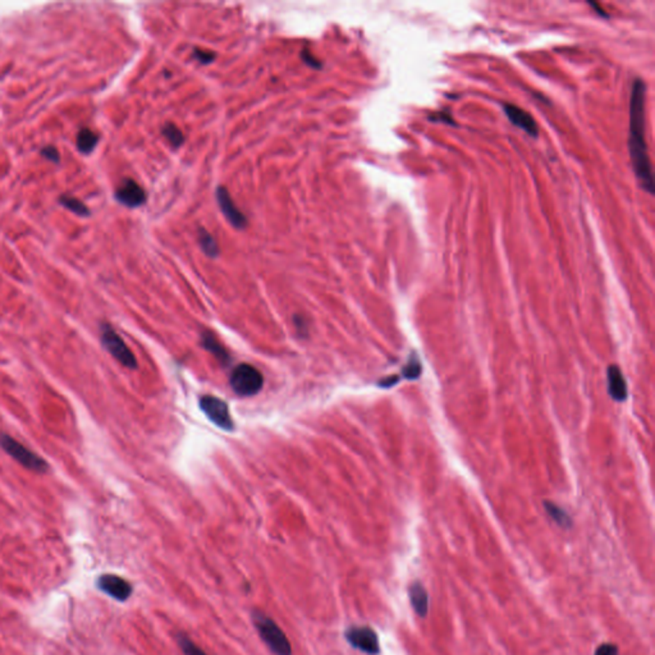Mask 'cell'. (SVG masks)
I'll list each match as a JSON object with an SVG mask.
<instances>
[{"label": "cell", "instance_id": "603a6c76", "mask_svg": "<svg viewBox=\"0 0 655 655\" xmlns=\"http://www.w3.org/2000/svg\"><path fill=\"white\" fill-rule=\"evenodd\" d=\"M594 655H618V647L612 642H604L598 647Z\"/></svg>", "mask_w": 655, "mask_h": 655}, {"label": "cell", "instance_id": "30bf717a", "mask_svg": "<svg viewBox=\"0 0 655 655\" xmlns=\"http://www.w3.org/2000/svg\"><path fill=\"white\" fill-rule=\"evenodd\" d=\"M504 113L513 126L524 129L530 136L536 137L539 134V127L534 117L530 113L524 111L515 104H503Z\"/></svg>", "mask_w": 655, "mask_h": 655}, {"label": "cell", "instance_id": "9a60e30c", "mask_svg": "<svg viewBox=\"0 0 655 655\" xmlns=\"http://www.w3.org/2000/svg\"><path fill=\"white\" fill-rule=\"evenodd\" d=\"M201 344L204 346L205 350H208L211 355H214L216 359L220 362H228L229 361V355L224 350L223 346L219 343V341L216 337L213 336L210 332H205L201 337Z\"/></svg>", "mask_w": 655, "mask_h": 655}, {"label": "cell", "instance_id": "cb8c5ba5", "mask_svg": "<svg viewBox=\"0 0 655 655\" xmlns=\"http://www.w3.org/2000/svg\"><path fill=\"white\" fill-rule=\"evenodd\" d=\"M195 56L200 63H210L216 58V54L213 51H209V50L195 49Z\"/></svg>", "mask_w": 655, "mask_h": 655}, {"label": "cell", "instance_id": "5b68a950", "mask_svg": "<svg viewBox=\"0 0 655 655\" xmlns=\"http://www.w3.org/2000/svg\"><path fill=\"white\" fill-rule=\"evenodd\" d=\"M100 338L105 350L109 352L120 365L127 369L137 368L135 355L128 348L127 344L124 343V341L115 332L114 328L111 327L109 324H103L100 327Z\"/></svg>", "mask_w": 655, "mask_h": 655}, {"label": "cell", "instance_id": "7a4b0ae2", "mask_svg": "<svg viewBox=\"0 0 655 655\" xmlns=\"http://www.w3.org/2000/svg\"><path fill=\"white\" fill-rule=\"evenodd\" d=\"M251 618L256 631L259 632L260 639L264 641L265 645L270 649L273 654L292 655V647L289 640L272 617H269L263 610L255 609L251 612Z\"/></svg>", "mask_w": 655, "mask_h": 655}, {"label": "cell", "instance_id": "8992f818", "mask_svg": "<svg viewBox=\"0 0 655 655\" xmlns=\"http://www.w3.org/2000/svg\"><path fill=\"white\" fill-rule=\"evenodd\" d=\"M344 638L352 647L368 655L380 653V645L376 632L368 626H351L344 632Z\"/></svg>", "mask_w": 655, "mask_h": 655}, {"label": "cell", "instance_id": "7c38bea8", "mask_svg": "<svg viewBox=\"0 0 655 655\" xmlns=\"http://www.w3.org/2000/svg\"><path fill=\"white\" fill-rule=\"evenodd\" d=\"M607 374L608 391H609L610 397L615 402L622 403V402L627 400V384H626L621 369L613 364L608 368Z\"/></svg>", "mask_w": 655, "mask_h": 655}, {"label": "cell", "instance_id": "7402d4cb", "mask_svg": "<svg viewBox=\"0 0 655 655\" xmlns=\"http://www.w3.org/2000/svg\"><path fill=\"white\" fill-rule=\"evenodd\" d=\"M41 155L45 158V159L50 160L53 163H59L60 161V155H59V152L56 150L54 146H45L42 147L40 152Z\"/></svg>", "mask_w": 655, "mask_h": 655}, {"label": "cell", "instance_id": "44dd1931", "mask_svg": "<svg viewBox=\"0 0 655 655\" xmlns=\"http://www.w3.org/2000/svg\"><path fill=\"white\" fill-rule=\"evenodd\" d=\"M199 241H200L201 248L207 252V255L216 257L219 254V248L216 245V240L213 238L211 234H209L205 229H200L199 232Z\"/></svg>", "mask_w": 655, "mask_h": 655}, {"label": "cell", "instance_id": "4fadbf2b", "mask_svg": "<svg viewBox=\"0 0 655 655\" xmlns=\"http://www.w3.org/2000/svg\"><path fill=\"white\" fill-rule=\"evenodd\" d=\"M408 597L411 606L414 608L416 615L419 617H426L429 612V595L423 585L419 581H415L410 585L408 588Z\"/></svg>", "mask_w": 655, "mask_h": 655}, {"label": "cell", "instance_id": "6da1fadb", "mask_svg": "<svg viewBox=\"0 0 655 655\" xmlns=\"http://www.w3.org/2000/svg\"><path fill=\"white\" fill-rule=\"evenodd\" d=\"M645 91L647 86L642 80L633 81L631 99H630V137L629 149L632 168L638 177L641 187L654 195L655 182L653 167L649 158L647 140H645Z\"/></svg>", "mask_w": 655, "mask_h": 655}, {"label": "cell", "instance_id": "9c48e42d", "mask_svg": "<svg viewBox=\"0 0 655 655\" xmlns=\"http://www.w3.org/2000/svg\"><path fill=\"white\" fill-rule=\"evenodd\" d=\"M115 199L128 208H137L141 207L146 201V193L144 188L137 184L136 181L126 178L120 187L115 190Z\"/></svg>", "mask_w": 655, "mask_h": 655}, {"label": "cell", "instance_id": "e0dca14e", "mask_svg": "<svg viewBox=\"0 0 655 655\" xmlns=\"http://www.w3.org/2000/svg\"><path fill=\"white\" fill-rule=\"evenodd\" d=\"M59 202L62 204V207L68 209V210H71L72 213L77 214V216H90V209H88L82 201L79 200L77 197H73V196H70V195H62V196L59 197Z\"/></svg>", "mask_w": 655, "mask_h": 655}, {"label": "cell", "instance_id": "ac0fdd59", "mask_svg": "<svg viewBox=\"0 0 655 655\" xmlns=\"http://www.w3.org/2000/svg\"><path fill=\"white\" fill-rule=\"evenodd\" d=\"M421 371H423L421 362L417 357V355L412 353L408 357L407 364L402 369V376L408 380H417L421 376Z\"/></svg>", "mask_w": 655, "mask_h": 655}, {"label": "cell", "instance_id": "d6986e66", "mask_svg": "<svg viewBox=\"0 0 655 655\" xmlns=\"http://www.w3.org/2000/svg\"><path fill=\"white\" fill-rule=\"evenodd\" d=\"M177 642L184 655H208L184 632L177 633Z\"/></svg>", "mask_w": 655, "mask_h": 655}, {"label": "cell", "instance_id": "484cf974", "mask_svg": "<svg viewBox=\"0 0 655 655\" xmlns=\"http://www.w3.org/2000/svg\"><path fill=\"white\" fill-rule=\"evenodd\" d=\"M589 4L592 6V8L597 9V12L599 13L600 16H606V12H603V9H600L599 7H598V4H597V3H592V1H589Z\"/></svg>", "mask_w": 655, "mask_h": 655}, {"label": "cell", "instance_id": "8fae6325", "mask_svg": "<svg viewBox=\"0 0 655 655\" xmlns=\"http://www.w3.org/2000/svg\"><path fill=\"white\" fill-rule=\"evenodd\" d=\"M216 199H218L219 207L222 209L224 216H225V218H227L234 227L243 228V227L246 225V223H248L246 218L241 213L238 208L236 207V204L233 202L231 195L228 193V191H227L224 187H219V188L216 190Z\"/></svg>", "mask_w": 655, "mask_h": 655}, {"label": "cell", "instance_id": "ba28073f", "mask_svg": "<svg viewBox=\"0 0 655 655\" xmlns=\"http://www.w3.org/2000/svg\"><path fill=\"white\" fill-rule=\"evenodd\" d=\"M96 586L99 588L100 592H105L113 599L118 600L122 603L129 599L134 592L132 585L128 583L127 580H124L120 576L112 575V574L100 576L96 581Z\"/></svg>", "mask_w": 655, "mask_h": 655}, {"label": "cell", "instance_id": "52a82bcc", "mask_svg": "<svg viewBox=\"0 0 655 655\" xmlns=\"http://www.w3.org/2000/svg\"><path fill=\"white\" fill-rule=\"evenodd\" d=\"M200 407L216 426L227 432L233 430L232 417L224 401L216 398L214 396H204L200 398Z\"/></svg>", "mask_w": 655, "mask_h": 655}, {"label": "cell", "instance_id": "277c9868", "mask_svg": "<svg viewBox=\"0 0 655 655\" xmlns=\"http://www.w3.org/2000/svg\"><path fill=\"white\" fill-rule=\"evenodd\" d=\"M231 387L233 391L242 397H250L259 393L263 388V374L248 364H241L234 369L231 375Z\"/></svg>", "mask_w": 655, "mask_h": 655}, {"label": "cell", "instance_id": "ffe728a7", "mask_svg": "<svg viewBox=\"0 0 655 655\" xmlns=\"http://www.w3.org/2000/svg\"><path fill=\"white\" fill-rule=\"evenodd\" d=\"M163 135L167 138L169 141V144L175 147H178L181 146L182 143H184V134L181 132V129L177 127L176 124L173 123H167L164 127H163Z\"/></svg>", "mask_w": 655, "mask_h": 655}, {"label": "cell", "instance_id": "5bb4252c", "mask_svg": "<svg viewBox=\"0 0 655 655\" xmlns=\"http://www.w3.org/2000/svg\"><path fill=\"white\" fill-rule=\"evenodd\" d=\"M544 507H545V511L548 513V516H549L560 528H572V519H571V516H569L567 512L565 511L563 508H560V506H557V504L553 503V502H549V501H544Z\"/></svg>", "mask_w": 655, "mask_h": 655}, {"label": "cell", "instance_id": "2e32d148", "mask_svg": "<svg viewBox=\"0 0 655 655\" xmlns=\"http://www.w3.org/2000/svg\"><path fill=\"white\" fill-rule=\"evenodd\" d=\"M99 143V135L90 128H82L77 135V149L82 154H90Z\"/></svg>", "mask_w": 655, "mask_h": 655}, {"label": "cell", "instance_id": "d4e9b609", "mask_svg": "<svg viewBox=\"0 0 655 655\" xmlns=\"http://www.w3.org/2000/svg\"><path fill=\"white\" fill-rule=\"evenodd\" d=\"M301 56H302V59H304L305 62L309 64V65H312V67L319 68L320 65H321V63H320L319 60H318V59H315V56H312V53H310L309 50H304V51H302V54H301Z\"/></svg>", "mask_w": 655, "mask_h": 655}, {"label": "cell", "instance_id": "3957f363", "mask_svg": "<svg viewBox=\"0 0 655 655\" xmlns=\"http://www.w3.org/2000/svg\"><path fill=\"white\" fill-rule=\"evenodd\" d=\"M0 448L13 460H16L18 464L31 471L47 472L49 470V464L44 458L32 452L31 449L24 447V444L17 442L8 434H0Z\"/></svg>", "mask_w": 655, "mask_h": 655}]
</instances>
